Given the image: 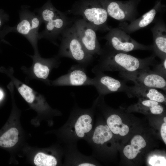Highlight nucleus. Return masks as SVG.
Here are the masks:
<instances>
[{"label": "nucleus", "instance_id": "f257e3e1", "mask_svg": "<svg viewBox=\"0 0 166 166\" xmlns=\"http://www.w3.org/2000/svg\"><path fill=\"white\" fill-rule=\"evenodd\" d=\"M97 63L92 69L93 73L98 71H117L119 73L132 72L150 67L155 63L154 54L140 58L127 53L115 51L105 46L101 48Z\"/></svg>", "mask_w": 166, "mask_h": 166}, {"label": "nucleus", "instance_id": "f03ea898", "mask_svg": "<svg viewBox=\"0 0 166 166\" xmlns=\"http://www.w3.org/2000/svg\"><path fill=\"white\" fill-rule=\"evenodd\" d=\"M69 12L82 17L96 31H108L111 28L107 24V13L98 0H79Z\"/></svg>", "mask_w": 166, "mask_h": 166}, {"label": "nucleus", "instance_id": "7ed1b4c3", "mask_svg": "<svg viewBox=\"0 0 166 166\" xmlns=\"http://www.w3.org/2000/svg\"><path fill=\"white\" fill-rule=\"evenodd\" d=\"M61 35V42L57 56L59 58H69L86 67L92 62L93 56L85 49L73 25L67 27Z\"/></svg>", "mask_w": 166, "mask_h": 166}, {"label": "nucleus", "instance_id": "20e7f679", "mask_svg": "<svg viewBox=\"0 0 166 166\" xmlns=\"http://www.w3.org/2000/svg\"><path fill=\"white\" fill-rule=\"evenodd\" d=\"M103 38L107 40L105 46L115 51L127 53L137 50H152V45H145L137 42L119 27H111Z\"/></svg>", "mask_w": 166, "mask_h": 166}, {"label": "nucleus", "instance_id": "39448f33", "mask_svg": "<svg viewBox=\"0 0 166 166\" xmlns=\"http://www.w3.org/2000/svg\"><path fill=\"white\" fill-rule=\"evenodd\" d=\"M33 60L30 67L22 66L21 69L26 75L28 80L36 79L42 81L50 85L49 74L54 68H57L60 64L59 58L57 56L49 58L42 57L39 53L31 55Z\"/></svg>", "mask_w": 166, "mask_h": 166}, {"label": "nucleus", "instance_id": "423d86ee", "mask_svg": "<svg viewBox=\"0 0 166 166\" xmlns=\"http://www.w3.org/2000/svg\"><path fill=\"white\" fill-rule=\"evenodd\" d=\"M98 0L105 9L109 16L121 22H130L136 19L138 15L137 8L140 0Z\"/></svg>", "mask_w": 166, "mask_h": 166}, {"label": "nucleus", "instance_id": "0eeeda50", "mask_svg": "<svg viewBox=\"0 0 166 166\" xmlns=\"http://www.w3.org/2000/svg\"><path fill=\"white\" fill-rule=\"evenodd\" d=\"M121 77L125 80L133 82L135 85L166 90V79L158 74L150 67L132 72L119 73Z\"/></svg>", "mask_w": 166, "mask_h": 166}, {"label": "nucleus", "instance_id": "6e6552de", "mask_svg": "<svg viewBox=\"0 0 166 166\" xmlns=\"http://www.w3.org/2000/svg\"><path fill=\"white\" fill-rule=\"evenodd\" d=\"M73 25L87 52L93 56L99 55L101 48L97 39L96 31L93 27L83 19L76 20Z\"/></svg>", "mask_w": 166, "mask_h": 166}, {"label": "nucleus", "instance_id": "1a4fd4ad", "mask_svg": "<svg viewBox=\"0 0 166 166\" xmlns=\"http://www.w3.org/2000/svg\"><path fill=\"white\" fill-rule=\"evenodd\" d=\"M86 68L79 64L73 65L66 74L53 80H50V85L93 86V78L89 77L87 75Z\"/></svg>", "mask_w": 166, "mask_h": 166}, {"label": "nucleus", "instance_id": "9d476101", "mask_svg": "<svg viewBox=\"0 0 166 166\" xmlns=\"http://www.w3.org/2000/svg\"><path fill=\"white\" fill-rule=\"evenodd\" d=\"M93 73L95 77L93 78V86L100 95L123 92L131 96V86H128L125 81L116 79L100 71Z\"/></svg>", "mask_w": 166, "mask_h": 166}, {"label": "nucleus", "instance_id": "9b49d317", "mask_svg": "<svg viewBox=\"0 0 166 166\" xmlns=\"http://www.w3.org/2000/svg\"><path fill=\"white\" fill-rule=\"evenodd\" d=\"M161 0L156 1L154 7L141 16L130 22H121L118 27L128 34H131L143 29L155 21L157 14L164 9L165 6L161 2Z\"/></svg>", "mask_w": 166, "mask_h": 166}, {"label": "nucleus", "instance_id": "f8f14e48", "mask_svg": "<svg viewBox=\"0 0 166 166\" xmlns=\"http://www.w3.org/2000/svg\"><path fill=\"white\" fill-rule=\"evenodd\" d=\"M153 44L154 54L160 60L166 58V26L162 19L159 18L151 29Z\"/></svg>", "mask_w": 166, "mask_h": 166}, {"label": "nucleus", "instance_id": "ddd939ff", "mask_svg": "<svg viewBox=\"0 0 166 166\" xmlns=\"http://www.w3.org/2000/svg\"><path fill=\"white\" fill-rule=\"evenodd\" d=\"M69 23L70 21L65 14L61 12L55 18L45 24V30L38 34V38H46L53 41L61 35Z\"/></svg>", "mask_w": 166, "mask_h": 166}, {"label": "nucleus", "instance_id": "4468645a", "mask_svg": "<svg viewBox=\"0 0 166 166\" xmlns=\"http://www.w3.org/2000/svg\"><path fill=\"white\" fill-rule=\"evenodd\" d=\"M29 13V11L26 9L21 12L20 21L16 27L15 30L27 38L33 46L34 54H38L39 53L38 46V38L34 34L32 30Z\"/></svg>", "mask_w": 166, "mask_h": 166}, {"label": "nucleus", "instance_id": "2eb2a0df", "mask_svg": "<svg viewBox=\"0 0 166 166\" xmlns=\"http://www.w3.org/2000/svg\"><path fill=\"white\" fill-rule=\"evenodd\" d=\"M131 95L145 97L160 103L166 102L165 96L156 88L134 85L131 86Z\"/></svg>", "mask_w": 166, "mask_h": 166}, {"label": "nucleus", "instance_id": "dca6fc26", "mask_svg": "<svg viewBox=\"0 0 166 166\" xmlns=\"http://www.w3.org/2000/svg\"><path fill=\"white\" fill-rule=\"evenodd\" d=\"M146 142L143 138L140 135L134 136L131 141V144L125 146L123 149V153L125 156L129 159L135 158L140 150L145 147Z\"/></svg>", "mask_w": 166, "mask_h": 166}, {"label": "nucleus", "instance_id": "f3484780", "mask_svg": "<svg viewBox=\"0 0 166 166\" xmlns=\"http://www.w3.org/2000/svg\"><path fill=\"white\" fill-rule=\"evenodd\" d=\"M92 119L91 116L87 113L81 115L76 121L74 129L77 136L83 138L85 134L90 132L92 128L91 124Z\"/></svg>", "mask_w": 166, "mask_h": 166}, {"label": "nucleus", "instance_id": "a211bd4d", "mask_svg": "<svg viewBox=\"0 0 166 166\" xmlns=\"http://www.w3.org/2000/svg\"><path fill=\"white\" fill-rule=\"evenodd\" d=\"M38 11L42 22L45 24L55 18L61 12L53 6L50 0H48Z\"/></svg>", "mask_w": 166, "mask_h": 166}, {"label": "nucleus", "instance_id": "6ab92c4d", "mask_svg": "<svg viewBox=\"0 0 166 166\" xmlns=\"http://www.w3.org/2000/svg\"><path fill=\"white\" fill-rule=\"evenodd\" d=\"M113 136V133L107 125H100L95 129L92 139L95 144H103L110 140Z\"/></svg>", "mask_w": 166, "mask_h": 166}, {"label": "nucleus", "instance_id": "aec40b11", "mask_svg": "<svg viewBox=\"0 0 166 166\" xmlns=\"http://www.w3.org/2000/svg\"><path fill=\"white\" fill-rule=\"evenodd\" d=\"M18 134L16 128H10L0 137V146L4 148L14 146L18 141Z\"/></svg>", "mask_w": 166, "mask_h": 166}, {"label": "nucleus", "instance_id": "412c9836", "mask_svg": "<svg viewBox=\"0 0 166 166\" xmlns=\"http://www.w3.org/2000/svg\"><path fill=\"white\" fill-rule=\"evenodd\" d=\"M34 163L37 166H55L57 160L55 157L42 152L38 153L35 156Z\"/></svg>", "mask_w": 166, "mask_h": 166}, {"label": "nucleus", "instance_id": "4be33fe9", "mask_svg": "<svg viewBox=\"0 0 166 166\" xmlns=\"http://www.w3.org/2000/svg\"><path fill=\"white\" fill-rule=\"evenodd\" d=\"M107 124L112 132L115 134H119L125 125L120 116L116 114L110 116L107 120Z\"/></svg>", "mask_w": 166, "mask_h": 166}, {"label": "nucleus", "instance_id": "5701e85b", "mask_svg": "<svg viewBox=\"0 0 166 166\" xmlns=\"http://www.w3.org/2000/svg\"><path fill=\"white\" fill-rule=\"evenodd\" d=\"M29 15L32 30L34 34L38 37V31L42 22V20L38 15H36L29 11Z\"/></svg>", "mask_w": 166, "mask_h": 166}, {"label": "nucleus", "instance_id": "b1692460", "mask_svg": "<svg viewBox=\"0 0 166 166\" xmlns=\"http://www.w3.org/2000/svg\"><path fill=\"white\" fill-rule=\"evenodd\" d=\"M152 70L166 79V58L161 60L160 64L155 66Z\"/></svg>", "mask_w": 166, "mask_h": 166}, {"label": "nucleus", "instance_id": "393cba45", "mask_svg": "<svg viewBox=\"0 0 166 166\" xmlns=\"http://www.w3.org/2000/svg\"><path fill=\"white\" fill-rule=\"evenodd\" d=\"M149 163L152 166H166V159L163 156H154L149 158Z\"/></svg>", "mask_w": 166, "mask_h": 166}, {"label": "nucleus", "instance_id": "a878e982", "mask_svg": "<svg viewBox=\"0 0 166 166\" xmlns=\"http://www.w3.org/2000/svg\"><path fill=\"white\" fill-rule=\"evenodd\" d=\"M150 112L154 114H161L164 111L163 107L160 104L154 106L150 109Z\"/></svg>", "mask_w": 166, "mask_h": 166}, {"label": "nucleus", "instance_id": "bb28decb", "mask_svg": "<svg viewBox=\"0 0 166 166\" xmlns=\"http://www.w3.org/2000/svg\"><path fill=\"white\" fill-rule=\"evenodd\" d=\"M160 133L162 139L166 144V123L164 122L162 125Z\"/></svg>", "mask_w": 166, "mask_h": 166}, {"label": "nucleus", "instance_id": "cd10ccee", "mask_svg": "<svg viewBox=\"0 0 166 166\" xmlns=\"http://www.w3.org/2000/svg\"><path fill=\"white\" fill-rule=\"evenodd\" d=\"M79 166H95V165L88 163H85L80 164L78 165Z\"/></svg>", "mask_w": 166, "mask_h": 166}, {"label": "nucleus", "instance_id": "c85d7f7f", "mask_svg": "<svg viewBox=\"0 0 166 166\" xmlns=\"http://www.w3.org/2000/svg\"><path fill=\"white\" fill-rule=\"evenodd\" d=\"M3 93L2 91L0 89V101L2 100L3 97Z\"/></svg>", "mask_w": 166, "mask_h": 166}, {"label": "nucleus", "instance_id": "c756f323", "mask_svg": "<svg viewBox=\"0 0 166 166\" xmlns=\"http://www.w3.org/2000/svg\"><path fill=\"white\" fill-rule=\"evenodd\" d=\"M164 122H166V117H164Z\"/></svg>", "mask_w": 166, "mask_h": 166}, {"label": "nucleus", "instance_id": "7c9ffc66", "mask_svg": "<svg viewBox=\"0 0 166 166\" xmlns=\"http://www.w3.org/2000/svg\"><path fill=\"white\" fill-rule=\"evenodd\" d=\"M1 24H2V21H1V19L0 18V27L1 26Z\"/></svg>", "mask_w": 166, "mask_h": 166}]
</instances>
